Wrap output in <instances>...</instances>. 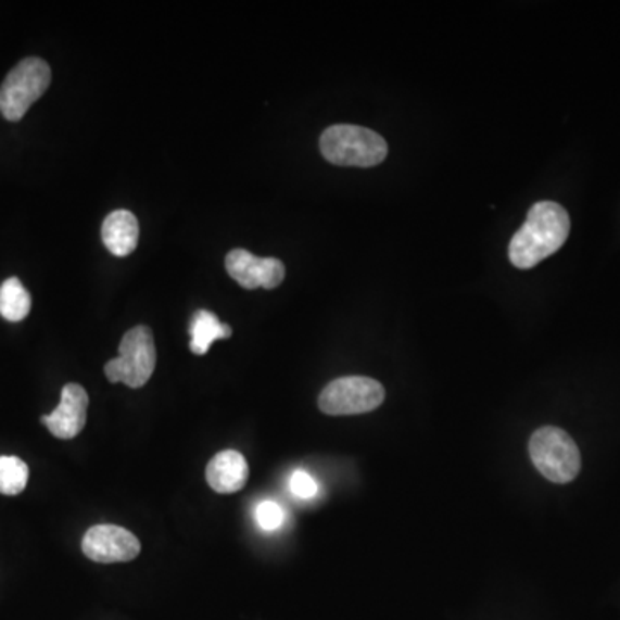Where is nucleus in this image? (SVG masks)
I'll return each instance as SVG.
<instances>
[{
    "instance_id": "f257e3e1",
    "label": "nucleus",
    "mask_w": 620,
    "mask_h": 620,
    "mask_svg": "<svg viewBox=\"0 0 620 620\" xmlns=\"http://www.w3.org/2000/svg\"><path fill=\"white\" fill-rule=\"evenodd\" d=\"M571 231V219L557 202H537L522 228L508 245V258L519 269H531L562 249Z\"/></svg>"
},
{
    "instance_id": "f03ea898",
    "label": "nucleus",
    "mask_w": 620,
    "mask_h": 620,
    "mask_svg": "<svg viewBox=\"0 0 620 620\" xmlns=\"http://www.w3.org/2000/svg\"><path fill=\"white\" fill-rule=\"evenodd\" d=\"M319 147L326 161L337 166H378L388 155L387 140L363 126H329L321 135Z\"/></svg>"
},
{
    "instance_id": "7ed1b4c3",
    "label": "nucleus",
    "mask_w": 620,
    "mask_h": 620,
    "mask_svg": "<svg viewBox=\"0 0 620 620\" xmlns=\"http://www.w3.org/2000/svg\"><path fill=\"white\" fill-rule=\"evenodd\" d=\"M529 455L537 471L552 483H571L581 471L578 445L564 429L554 426L537 429L531 436Z\"/></svg>"
},
{
    "instance_id": "20e7f679",
    "label": "nucleus",
    "mask_w": 620,
    "mask_h": 620,
    "mask_svg": "<svg viewBox=\"0 0 620 620\" xmlns=\"http://www.w3.org/2000/svg\"><path fill=\"white\" fill-rule=\"evenodd\" d=\"M52 73L43 59H23L0 85V113L8 122H20L49 88Z\"/></svg>"
},
{
    "instance_id": "39448f33",
    "label": "nucleus",
    "mask_w": 620,
    "mask_h": 620,
    "mask_svg": "<svg viewBox=\"0 0 620 620\" xmlns=\"http://www.w3.org/2000/svg\"><path fill=\"white\" fill-rule=\"evenodd\" d=\"M157 352L154 334L147 326L129 329L119 343V357L105 364L104 372L111 383H125L129 388L145 387L154 375Z\"/></svg>"
},
{
    "instance_id": "423d86ee",
    "label": "nucleus",
    "mask_w": 620,
    "mask_h": 620,
    "mask_svg": "<svg viewBox=\"0 0 620 620\" xmlns=\"http://www.w3.org/2000/svg\"><path fill=\"white\" fill-rule=\"evenodd\" d=\"M383 402V384L364 376L334 379L319 395V408L328 416L371 413Z\"/></svg>"
},
{
    "instance_id": "0eeeda50",
    "label": "nucleus",
    "mask_w": 620,
    "mask_h": 620,
    "mask_svg": "<svg viewBox=\"0 0 620 620\" xmlns=\"http://www.w3.org/2000/svg\"><path fill=\"white\" fill-rule=\"evenodd\" d=\"M81 549L90 560L99 564L129 562L140 555V542L128 529L99 524L88 529Z\"/></svg>"
},
{
    "instance_id": "6e6552de",
    "label": "nucleus",
    "mask_w": 620,
    "mask_h": 620,
    "mask_svg": "<svg viewBox=\"0 0 620 620\" xmlns=\"http://www.w3.org/2000/svg\"><path fill=\"white\" fill-rule=\"evenodd\" d=\"M226 271L246 290H275L284 279V264L279 258L257 257L243 249L231 250L226 255Z\"/></svg>"
},
{
    "instance_id": "1a4fd4ad",
    "label": "nucleus",
    "mask_w": 620,
    "mask_h": 620,
    "mask_svg": "<svg viewBox=\"0 0 620 620\" xmlns=\"http://www.w3.org/2000/svg\"><path fill=\"white\" fill-rule=\"evenodd\" d=\"M88 402L87 390L81 384H66L54 413L42 416V422L59 440H72L87 425Z\"/></svg>"
},
{
    "instance_id": "9d476101",
    "label": "nucleus",
    "mask_w": 620,
    "mask_h": 620,
    "mask_svg": "<svg viewBox=\"0 0 620 620\" xmlns=\"http://www.w3.org/2000/svg\"><path fill=\"white\" fill-rule=\"evenodd\" d=\"M205 478L214 492L223 493V495L237 493L246 484L249 464L237 450H225L207 464Z\"/></svg>"
},
{
    "instance_id": "9b49d317",
    "label": "nucleus",
    "mask_w": 620,
    "mask_h": 620,
    "mask_svg": "<svg viewBox=\"0 0 620 620\" xmlns=\"http://www.w3.org/2000/svg\"><path fill=\"white\" fill-rule=\"evenodd\" d=\"M140 228L135 214L129 211H114L102 223V242L116 257H126L138 245Z\"/></svg>"
},
{
    "instance_id": "f8f14e48",
    "label": "nucleus",
    "mask_w": 620,
    "mask_h": 620,
    "mask_svg": "<svg viewBox=\"0 0 620 620\" xmlns=\"http://www.w3.org/2000/svg\"><path fill=\"white\" fill-rule=\"evenodd\" d=\"M190 350L195 355H205L216 340L231 337V328L217 319L216 314L199 311L190 325Z\"/></svg>"
},
{
    "instance_id": "ddd939ff",
    "label": "nucleus",
    "mask_w": 620,
    "mask_h": 620,
    "mask_svg": "<svg viewBox=\"0 0 620 620\" xmlns=\"http://www.w3.org/2000/svg\"><path fill=\"white\" fill-rule=\"evenodd\" d=\"M31 308V296L17 278L5 279L0 287V316L5 321L20 322L26 319Z\"/></svg>"
},
{
    "instance_id": "4468645a",
    "label": "nucleus",
    "mask_w": 620,
    "mask_h": 620,
    "mask_svg": "<svg viewBox=\"0 0 620 620\" xmlns=\"http://www.w3.org/2000/svg\"><path fill=\"white\" fill-rule=\"evenodd\" d=\"M28 466L22 458L13 455L0 457V493L14 496L25 492L28 484Z\"/></svg>"
},
{
    "instance_id": "2eb2a0df",
    "label": "nucleus",
    "mask_w": 620,
    "mask_h": 620,
    "mask_svg": "<svg viewBox=\"0 0 620 620\" xmlns=\"http://www.w3.org/2000/svg\"><path fill=\"white\" fill-rule=\"evenodd\" d=\"M255 521H257L258 528L267 531V533L276 531V529H279V526L283 524V508L279 507L276 502L266 499V502L258 504L257 508H255Z\"/></svg>"
},
{
    "instance_id": "dca6fc26",
    "label": "nucleus",
    "mask_w": 620,
    "mask_h": 620,
    "mask_svg": "<svg viewBox=\"0 0 620 620\" xmlns=\"http://www.w3.org/2000/svg\"><path fill=\"white\" fill-rule=\"evenodd\" d=\"M290 490H292L293 495L299 496V498H314L317 495L316 479L308 475L304 469H296L293 472L292 478H290Z\"/></svg>"
}]
</instances>
